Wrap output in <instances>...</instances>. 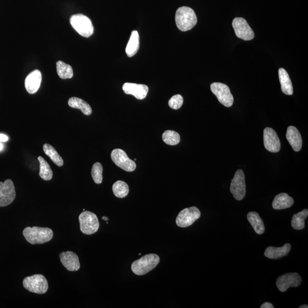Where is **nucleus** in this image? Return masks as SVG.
<instances>
[{
  "label": "nucleus",
  "instance_id": "obj_1",
  "mask_svg": "<svg viewBox=\"0 0 308 308\" xmlns=\"http://www.w3.org/2000/svg\"><path fill=\"white\" fill-rule=\"evenodd\" d=\"M26 241L31 244H42L51 241L53 237V232L49 228L28 227L23 231Z\"/></svg>",
  "mask_w": 308,
  "mask_h": 308
},
{
  "label": "nucleus",
  "instance_id": "obj_2",
  "mask_svg": "<svg viewBox=\"0 0 308 308\" xmlns=\"http://www.w3.org/2000/svg\"><path fill=\"white\" fill-rule=\"evenodd\" d=\"M175 22L177 27L182 32H187L197 24V17L191 8L182 7L178 9L175 14Z\"/></svg>",
  "mask_w": 308,
  "mask_h": 308
},
{
  "label": "nucleus",
  "instance_id": "obj_3",
  "mask_svg": "<svg viewBox=\"0 0 308 308\" xmlns=\"http://www.w3.org/2000/svg\"><path fill=\"white\" fill-rule=\"evenodd\" d=\"M160 262L157 254L151 253L146 254L140 259L133 262L131 270L136 275L143 276L149 273L157 267Z\"/></svg>",
  "mask_w": 308,
  "mask_h": 308
},
{
  "label": "nucleus",
  "instance_id": "obj_4",
  "mask_svg": "<svg viewBox=\"0 0 308 308\" xmlns=\"http://www.w3.org/2000/svg\"><path fill=\"white\" fill-rule=\"evenodd\" d=\"M23 286L29 292L39 294L46 293L49 288L46 277L40 274L26 277L23 280Z\"/></svg>",
  "mask_w": 308,
  "mask_h": 308
},
{
  "label": "nucleus",
  "instance_id": "obj_5",
  "mask_svg": "<svg viewBox=\"0 0 308 308\" xmlns=\"http://www.w3.org/2000/svg\"><path fill=\"white\" fill-rule=\"evenodd\" d=\"M80 230L84 234H95L100 228V223L95 213L84 211L79 216Z\"/></svg>",
  "mask_w": 308,
  "mask_h": 308
},
{
  "label": "nucleus",
  "instance_id": "obj_6",
  "mask_svg": "<svg viewBox=\"0 0 308 308\" xmlns=\"http://www.w3.org/2000/svg\"><path fill=\"white\" fill-rule=\"evenodd\" d=\"M70 22L72 27L82 36L89 37L94 33L92 22L87 17L82 14L73 15Z\"/></svg>",
  "mask_w": 308,
  "mask_h": 308
},
{
  "label": "nucleus",
  "instance_id": "obj_7",
  "mask_svg": "<svg viewBox=\"0 0 308 308\" xmlns=\"http://www.w3.org/2000/svg\"><path fill=\"white\" fill-rule=\"evenodd\" d=\"M211 90L223 105L227 108L233 106L234 97L227 84L220 82L212 83L211 84Z\"/></svg>",
  "mask_w": 308,
  "mask_h": 308
},
{
  "label": "nucleus",
  "instance_id": "obj_8",
  "mask_svg": "<svg viewBox=\"0 0 308 308\" xmlns=\"http://www.w3.org/2000/svg\"><path fill=\"white\" fill-rule=\"evenodd\" d=\"M230 191L236 200H242L246 194L245 175L242 169L236 172L233 180L231 181Z\"/></svg>",
  "mask_w": 308,
  "mask_h": 308
},
{
  "label": "nucleus",
  "instance_id": "obj_9",
  "mask_svg": "<svg viewBox=\"0 0 308 308\" xmlns=\"http://www.w3.org/2000/svg\"><path fill=\"white\" fill-rule=\"evenodd\" d=\"M201 216L199 209L196 207H191L183 209L176 218V223L178 227L182 228L188 227L194 224Z\"/></svg>",
  "mask_w": 308,
  "mask_h": 308
},
{
  "label": "nucleus",
  "instance_id": "obj_10",
  "mask_svg": "<svg viewBox=\"0 0 308 308\" xmlns=\"http://www.w3.org/2000/svg\"><path fill=\"white\" fill-rule=\"evenodd\" d=\"M111 158L117 166L124 171L133 172L136 169V162L129 158L125 151L121 149H117L111 152Z\"/></svg>",
  "mask_w": 308,
  "mask_h": 308
},
{
  "label": "nucleus",
  "instance_id": "obj_11",
  "mask_svg": "<svg viewBox=\"0 0 308 308\" xmlns=\"http://www.w3.org/2000/svg\"><path fill=\"white\" fill-rule=\"evenodd\" d=\"M16 190L14 184L11 180L0 182V207H7L16 198Z\"/></svg>",
  "mask_w": 308,
  "mask_h": 308
},
{
  "label": "nucleus",
  "instance_id": "obj_12",
  "mask_svg": "<svg viewBox=\"0 0 308 308\" xmlns=\"http://www.w3.org/2000/svg\"><path fill=\"white\" fill-rule=\"evenodd\" d=\"M233 26L235 34L238 38L245 41H250L254 37L253 30L243 18H235L233 21Z\"/></svg>",
  "mask_w": 308,
  "mask_h": 308
},
{
  "label": "nucleus",
  "instance_id": "obj_13",
  "mask_svg": "<svg viewBox=\"0 0 308 308\" xmlns=\"http://www.w3.org/2000/svg\"><path fill=\"white\" fill-rule=\"evenodd\" d=\"M301 282V276L297 273H288L279 277L276 285L280 292H285L289 288L300 286Z\"/></svg>",
  "mask_w": 308,
  "mask_h": 308
},
{
  "label": "nucleus",
  "instance_id": "obj_14",
  "mask_svg": "<svg viewBox=\"0 0 308 308\" xmlns=\"http://www.w3.org/2000/svg\"><path fill=\"white\" fill-rule=\"evenodd\" d=\"M264 144L265 148L271 153H278L281 144L278 135L273 128L267 127L264 130Z\"/></svg>",
  "mask_w": 308,
  "mask_h": 308
},
{
  "label": "nucleus",
  "instance_id": "obj_15",
  "mask_svg": "<svg viewBox=\"0 0 308 308\" xmlns=\"http://www.w3.org/2000/svg\"><path fill=\"white\" fill-rule=\"evenodd\" d=\"M126 95L135 96L138 100H144L149 92V87L143 84L125 83L122 87Z\"/></svg>",
  "mask_w": 308,
  "mask_h": 308
},
{
  "label": "nucleus",
  "instance_id": "obj_16",
  "mask_svg": "<svg viewBox=\"0 0 308 308\" xmlns=\"http://www.w3.org/2000/svg\"><path fill=\"white\" fill-rule=\"evenodd\" d=\"M61 262L69 271H77L81 265L77 254L72 251L63 252L60 254Z\"/></svg>",
  "mask_w": 308,
  "mask_h": 308
},
{
  "label": "nucleus",
  "instance_id": "obj_17",
  "mask_svg": "<svg viewBox=\"0 0 308 308\" xmlns=\"http://www.w3.org/2000/svg\"><path fill=\"white\" fill-rule=\"evenodd\" d=\"M42 74L38 70H35L31 72L26 78L25 86L26 91L30 95L36 93L41 85Z\"/></svg>",
  "mask_w": 308,
  "mask_h": 308
},
{
  "label": "nucleus",
  "instance_id": "obj_18",
  "mask_svg": "<svg viewBox=\"0 0 308 308\" xmlns=\"http://www.w3.org/2000/svg\"><path fill=\"white\" fill-rule=\"evenodd\" d=\"M287 139L294 151H300L302 146V137L297 128L288 127L286 135Z\"/></svg>",
  "mask_w": 308,
  "mask_h": 308
},
{
  "label": "nucleus",
  "instance_id": "obj_19",
  "mask_svg": "<svg viewBox=\"0 0 308 308\" xmlns=\"http://www.w3.org/2000/svg\"><path fill=\"white\" fill-rule=\"evenodd\" d=\"M291 249V245L285 244L281 247H269L265 251V255L271 259H279L289 253Z\"/></svg>",
  "mask_w": 308,
  "mask_h": 308
},
{
  "label": "nucleus",
  "instance_id": "obj_20",
  "mask_svg": "<svg viewBox=\"0 0 308 308\" xmlns=\"http://www.w3.org/2000/svg\"><path fill=\"white\" fill-rule=\"evenodd\" d=\"M294 204V200L291 196L286 193H281L276 196L272 207L277 210L291 207Z\"/></svg>",
  "mask_w": 308,
  "mask_h": 308
},
{
  "label": "nucleus",
  "instance_id": "obj_21",
  "mask_svg": "<svg viewBox=\"0 0 308 308\" xmlns=\"http://www.w3.org/2000/svg\"><path fill=\"white\" fill-rule=\"evenodd\" d=\"M279 77L281 84V91L285 95L291 96L293 94V89L291 78L287 72V71L283 68L279 70Z\"/></svg>",
  "mask_w": 308,
  "mask_h": 308
},
{
  "label": "nucleus",
  "instance_id": "obj_22",
  "mask_svg": "<svg viewBox=\"0 0 308 308\" xmlns=\"http://www.w3.org/2000/svg\"><path fill=\"white\" fill-rule=\"evenodd\" d=\"M248 221L253 227L255 233L258 235L265 233V226L261 218L256 212H250L247 215Z\"/></svg>",
  "mask_w": 308,
  "mask_h": 308
},
{
  "label": "nucleus",
  "instance_id": "obj_23",
  "mask_svg": "<svg viewBox=\"0 0 308 308\" xmlns=\"http://www.w3.org/2000/svg\"><path fill=\"white\" fill-rule=\"evenodd\" d=\"M68 105L71 108L81 110L84 115H90L92 113L91 106L81 98L77 97L70 98L68 101Z\"/></svg>",
  "mask_w": 308,
  "mask_h": 308
},
{
  "label": "nucleus",
  "instance_id": "obj_24",
  "mask_svg": "<svg viewBox=\"0 0 308 308\" xmlns=\"http://www.w3.org/2000/svg\"><path fill=\"white\" fill-rule=\"evenodd\" d=\"M140 36L137 30L133 31L126 48V54L132 57L137 54L140 49Z\"/></svg>",
  "mask_w": 308,
  "mask_h": 308
},
{
  "label": "nucleus",
  "instance_id": "obj_25",
  "mask_svg": "<svg viewBox=\"0 0 308 308\" xmlns=\"http://www.w3.org/2000/svg\"><path fill=\"white\" fill-rule=\"evenodd\" d=\"M38 160L39 163V177L43 180L49 181H51L53 178V173L52 170L50 165L42 157H38Z\"/></svg>",
  "mask_w": 308,
  "mask_h": 308
},
{
  "label": "nucleus",
  "instance_id": "obj_26",
  "mask_svg": "<svg viewBox=\"0 0 308 308\" xmlns=\"http://www.w3.org/2000/svg\"><path fill=\"white\" fill-rule=\"evenodd\" d=\"M44 153L51 159L53 163L58 166L62 167L64 165V160L57 153L56 150L51 145L46 144L43 146Z\"/></svg>",
  "mask_w": 308,
  "mask_h": 308
},
{
  "label": "nucleus",
  "instance_id": "obj_27",
  "mask_svg": "<svg viewBox=\"0 0 308 308\" xmlns=\"http://www.w3.org/2000/svg\"><path fill=\"white\" fill-rule=\"evenodd\" d=\"M307 216L308 210L307 209H303L301 212L294 215L291 222L293 229L296 230H301L304 229L305 220Z\"/></svg>",
  "mask_w": 308,
  "mask_h": 308
},
{
  "label": "nucleus",
  "instance_id": "obj_28",
  "mask_svg": "<svg viewBox=\"0 0 308 308\" xmlns=\"http://www.w3.org/2000/svg\"><path fill=\"white\" fill-rule=\"evenodd\" d=\"M57 71L61 79H70L73 77V71L71 66L61 61L57 62Z\"/></svg>",
  "mask_w": 308,
  "mask_h": 308
},
{
  "label": "nucleus",
  "instance_id": "obj_29",
  "mask_svg": "<svg viewBox=\"0 0 308 308\" xmlns=\"http://www.w3.org/2000/svg\"><path fill=\"white\" fill-rule=\"evenodd\" d=\"M113 191L116 197L123 198L128 195L129 187L126 183L122 181H118L113 186Z\"/></svg>",
  "mask_w": 308,
  "mask_h": 308
},
{
  "label": "nucleus",
  "instance_id": "obj_30",
  "mask_svg": "<svg viewBox=\"0 0 308 308\" xmlns=\"http://www.w3.org/2000/svg\"><path fill=\"white\" fill-rule=\"evenodd\" d=\"M162 139L164 143L171 146L177 145L181 141V137L179 133L172 130L164 131L162 135Z\"/></svg>",
  "mask_w": 308,
  "mask_h": 308
},
{
  "label": "nucleus",
  "instance_id": "obj_31",
  "mask_svg": "<svg viewBox=\"0 0 308 308\" xmlns=\"http://www.w3.org/2000/svg\"><path fill=\"white\" fill-rule=\"evenodd\" d=\"M103 167L99 162L94 164L92 169V176L96 184H102L103 181Z\"/></svg>",
  "mask_w": 308,
  "mask_h": 308
},
{
  "label": "nucleus",
  "instance_id": "obj_32",
  "mask_svg": "<svg viewBox=\"0 0 308 308\" xmlns=\"http://www.w3.org/2000/svg\"><path fill=\"white\" fill-rule=\"evenodd\" d=\"M184 104V98L180 95L173 96L168 101V105L174 110L180 109Z\"/></svg>",
  "mask_w": 308,
  "mask_h": 308
},
{
  "label": "nucleus",
  "instance_id": "obj_33",
  "mask_svg": "<svg viewBox=\"0 0 308 308\" xmlns=\"http://www.w3.org/2000/svg\"><path fill=\"white\" fill-rule=\"evenodd\" d=\"M261 308H274V306L271 302H266L263 303L260 306Z\"/></svg>",
  "mask_w": 308,
  "mask_h": 308
},
{
  "label": "nucleus",
  "instance_id": "obj_34",
  "mask_svg": "<svg viewBox=\"0 0 308 308\" xmlns=\"http://www.w3.org/2000/svg\"><path fill=\"white\" fill-rule=\"evenodd\" d=\"M8 141V137L2 134H0V141L1 142H7Z\"/></svg>",
  "mask_w": 308,
  "mask_h": 308
},
{
  "label": "nucleus",
  "instance_id": "obj_35",
  "mask_svg": "<svg viewBox=\"0 0 308 308\" xmlns=\"http://www.w3.org/2000/svg\"><path fill=\"white\" fill-rule=\"evenodd\" d=\"M102 219L104 220L105 221L108 222L109 221V217H106V216H103L102 217Z\"/></svg>",
  "mask_w": 308,
  "mask_h": 308
},
{
  "label": "nucleus",
  "instance_id": "obj_36",
  "mask_svg": "<svg viewBox=\"0 0 308 308\" xmlns=\"http://www.w3.org/2000/svg\"><path fill=\"white\" fill-rule=\"evenodd\" d=\"M308 306L307 305H302L300 306H299V308H307Z\"/></svg>",
  "mask_w": 308,
  "mask_h": 308
},
{
  "label": "nucleus",
  "instance_id": "obj_37",
  "mask_svg": "<svg viewBox=\"0 0 308 308\" xmlns=\"http://www.w3.org/2000/svg\"><path fill=\"white\" fill-rule=\"evenodd\" d=\"M3 149V145L0 143V151H2Z\"/></svg>",
  "mask_w": 308,
  "mask_h": 308
},
{
  "label": "nucleus",
  "instance_id": "obj_38",
  "mask_svg": "<svg viewBox=\"0 0 308 308\" xmlns=\"http://www.w3.org/2000/svg\"><path fill=\"white\" fill-rule=\"evenodd\" d=\"M141 254H142L141 253H139V255H141Z\"/></svg>",
  "mask_w": 308,
  "mask_h": 308
}]
</instances>
